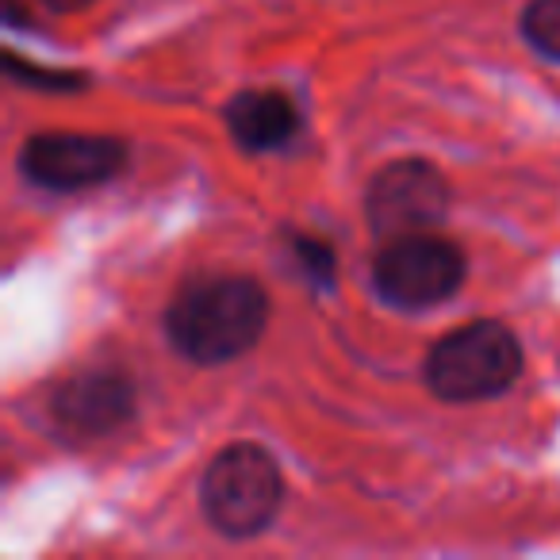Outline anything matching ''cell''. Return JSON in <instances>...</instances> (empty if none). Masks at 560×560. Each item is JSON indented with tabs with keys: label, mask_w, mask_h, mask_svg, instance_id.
Returning a JSON list of instances; mask_svg holds the SVG:
<instances>
[{
	"label": "cell",
	"mask_w": 560,
	"mask_h": 560,
	"mask_svg": "<svg viewBox=\"0 0 560 560\" xmlns=\"http://www.w3.org/2000/svg\"><path fill=\"white\" fill-rule=\"evenodd\" d=\"M269 327V292L254 277L211 272L192 277L165 307V338L200 369L238 361Z\"/></svg>",
	"instance_id": "6da1fadb"
},
{
	"label": "cell",
	"mask_w": 560,
	"mask_h": 560,
	"mask_svg": "<svg viewBox=\"0 0 560 560\" xmlns=\"http://www.w3.org/2000/svg\"><path fill=\"white\" fill-rule=\"evenodd\" d=\"M526 369L522 342L506 323L476 319L442 335L422 361V381L442 404H483L518 384Z\"/></svg>",
	"instance_id": "7a4b0ae2"
},
{
	"label": "cell",
	"mask_w": 560,
	"mask_h": 560,
	"mask_svg": "<svg viewBox=\"0 0 560 560\" xmlns=\"http://www.w3.org/2000/svg\"><path fill=\"white\" fill-rule=\"evenodd\" d=\"M284 503V472L257 442H234L208 460L200 480L203 522L226 541H246L277 522Z\"/></svg>",
	"instance_id": "3957f363"
},
{
	"label": "cell",
	"mask_w": 560,
	"mask_h": 560,
	"mask_svg": "<svg viewBox=\"0 0 560 560\" xmlns=\"http://www.w3.org/2000/svg\"><path fill=\"white\" fill-rule=\"evenodd\" d=\"M468 257L453 238L434 231H415L388 238L373 257V292L384 307L419 315L442 307L465 289Z\"/></svg>",
	"instance_id": "277c9868"
},
{
	"label": "cell",
	"mask_w": 560,
	"mask_h": 560,
	"mask_svg": "<svg viewBox=\"0 0 560 560\" xmlns=\"http://www.w3.org/2000/svg\"><path fill=\"white\" fill-rule=\"evenodd\" d=\"M453 208L450 177L430 158L384 162L365 185V219L381 242L415 231H438Z\"/></svg>",
	"instance_id": "5b68a950"
},
{
	"label": "cell",
	"mask_w": 560,
	"mask_h": 560,
	"mask_svg": "<svg viewBox=\"0 0 560 560\" xmlns=\"http://www.w3.org/2000/svg\"><path fill=\"white\" fill-rule=\"evenodd\" d=\"M16 170L43 192H85L108 185L127 170V142L116 135L39 131L20 142Z\"/></svg>",
	"instance_id": "8992f818"
},
{
	"label": "cell",
	"mask_w": 560,
	"mask_h": 560,
	"mask_svg": "<svg viewBox=\"0 0 560 560\" xmlns=\"http://www.w3.org/2000/svg\"><path fill=\"white\" fill-rule=\"evenodd\" d=\"M139 392L135 381L119 369H81L66 376L47 404L58 438L66 442H101L135 419Z\"/></svg>",
	"instance_id": "52a82bcc"
},
{
	"label": "cell",
	"mask_w": 560,
	"mask_h": 560,
	"mask_svg": "<svg viewBox=\"0 0 560 560\" xmlns=\"http://www.w3.org/2000/svg\"><path fill=\"white\" fill-rule=\"evenodd\" d=\"M223 124L231 131L234 147L246 154H272L284 150L304 127V116L280 89H242L226 101Z\"/></svg>",
	"instance_id": "ba28073f"
},
{
	"label": "cell",
	"mask_w": 560,
	"mask_h": 560,
	"mask_svg": "<svg viewBox=\"0 0 560 560\" xmlns=\"http://www.w3.org/2000/svg\"><path fill=\"white\" fill-rule=\"evenodd\" d=\"M518 35L537 58L560 66V0H529L518 16Z\"/></svg>",
	"instance_id": "9c48e42d"
},
{
	"label": "cell",
	"mask_w": 560,
	"mask_h": 560,
	"mask_svg": "<svg viewBox=\"0 0 560 560\" xmlns=\"http://www.w3.org/2000/svg\"><path fill=\"white\" fill-rule=\"evenodd\" d=\"M289 249H292V261H296V269L304 272V280L312 284V289H335L338 254H335V246H330V242L315 238V234H292Z\"/></svg>",
	"instance_id": "30bf717a"
},
{
	"label": "cell",
	"mask_w": 560,
	"mask_h": 560,
	"mask_svg": "<svg viewBox=\"0 0 560 560\" xmlns=\"http://www.w3.org/2000/svg\"><path fill=\"white\" fill-rule=\"evenodd\" d=\"M4 70H9L12 81L27 89H43V93H81V89H89V78L81 70H50V66L20 58L16 50L4 55Z\"/></svg>",
	"instance_id": "8fae6325"
},
{
	"label": "cell",
	"mask_w": 560,
	"mask_h": 560,
	"mask_svg": "<svg viewBox=\"0 0 560 560\" xmlns=\"http://www.w3.org/2000/svg\"><path fill=\"white\" fill-rule=\"evenodd\" d=\"M39 4L50 12H85V9H93L96 0H39Z\"/></svg>",
	"instance_id": "7c38bea8"
}]
</instances>
